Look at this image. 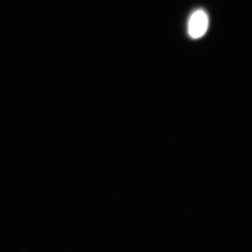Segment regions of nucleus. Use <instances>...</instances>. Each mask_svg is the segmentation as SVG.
Instances as JSON below:
<instances>
[{
  "label": "nucleus",
  "mask_w": 252,
  "mask_h": 252,
  "mask_svg": "<svg viewBox=\"0 0 252 252\" xmlns=\"http://www.w3.org/2000/svg\"><path fill=\"white\" fill-rule=\"evenodd\" d=\"M209 26V17L203 9L194 11L188 23V32L192 39L201 38L207 32Z\"/></svg>",
  "instance_id": "nucleus-1"
}]
</instances>
